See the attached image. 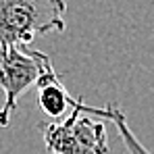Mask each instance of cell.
<instances>
[{
  "label": "cell",
  "instance_id": "6da1fadb",
  "mask_svg": "<svg viewBox=\"0 0 154 154\" xmlns=\"http://www.w3.org/2000/svg\"><path fill=\"white\" fill-rule=\"evenodd\" d=\"M108 108H96L77 98L75 108L63 119L42 127L50 154H108L106 123Z\"/></svg>",
  "mask_w": 154,
  "mask_h": 154
},
{
  "label": "cell",
  "instance_id": "7a4b0ae2",
  "mask_svg": "<svg viewBox=\"0 0 154 154\" xmlns=\"http://www.w3.org/2000/svg\"><path fill=\"white\" fill-rule=\"evenodd\" d=\"M65 0H0V48L27 46L40 35L65 31Z\"/></svg>",
  "mask_w": 154,
  "mask_h": 154
},
{
  "label": "cell",
  "instance_id": "3957f363",
  "mask_svg": "<svg viewBox=\"0 0 154 154\" xmlns=\"http://www.w3.org/2000/svg\"><path fill=\"white\" fill-rule=\"evenodd\" d=\"M54 69L52 58L29 46L0 48V90L4 104L0 108V127H8L21 96L38 88L40 79Z\"/></svg>",
  "mask_w": 154,
  "mask_h": 154
},
{
  "label": "cell",
  "instance_id": "277c9868",
  "mask_svg": "<svg viewBox=\"0 0 154 154\" xmlns=\"http://www.w3.org/2000/svg\"><path fill=\"white\" fill-rule=\"evenodd\" d=\"M77 104V98H73L67 88L63 85L58 73L52 69L50 73L40 79L38 83V108L54 121H63Z\"/></svg>",
  "mask_w": 154,
  "mask_h": 154
},
{
  "label": "cell",
  "instance_id": "5b68a950",
  "mask_svg": "<svg viewBox=\"0 0 154 154\" xmlns=\"http://www.w3.org/2000/svg\"><path fill=\"white\" fill-rule=\"evenodd\" d=\"M106 108H108V121L115 123V127H117V131H119V135H121V140H123V144H125V148H127L129 154H152L135 135H133V131H131L129 125H127V117H125V112H123L119 106L108 104Z\"/></svg>",
  "mask_w": 154,
  "mask_h": 154
}]
</instances>
